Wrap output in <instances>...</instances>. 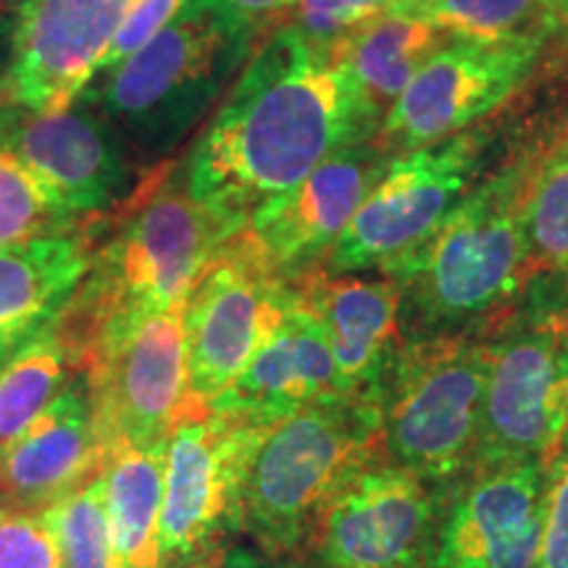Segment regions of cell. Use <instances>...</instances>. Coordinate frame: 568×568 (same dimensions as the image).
I'll list each match as a JSON object with an SVG mask.
<instances>
[{
  "label": "cell",
  "mask_w": 568,
  "mask_h": 568,
  "mask_svg": "<svg viewBox=\"0 0 568 568\" xmlns=\"http://www.w3.org/2000/svg\"><path fill=\"white\" fill-rule=\"evenodd\" d=\"M3 51L11 53V27L0 21V59H3ZM6 69H9V61H0V84H3Z\"/></svg>",
  "instance_id": "e575fe53"
},
{
  "label": "cell",
  "mask_w": 568,
  "mask_h": 568,
  "mask_svg": "<svg viewBox=\"0 0 568 568\" xmlns=\"http://www.w3.org/2000/svg\"><path fill=\"white\" fill-rule=\"evenodd\" d=\"M88 232L0 247V358L45 329L71 301L92 258Z\"/></svg>",
  "instance_id": "44dd1931"
},
{
  "label": "cell",
  "mask_w": 568,
  "mask_h": 568,
  "mask_svg": "<svg viewBox=\"0 0 568 568\" xmlns=\"http://www.w3.org/2000/svg\"><path fill=\"white\" fill-rule=\"evenodd\" d=\"M187 3L190 0H134L130 11H126V17L122 19V24L113 32L103 59L98 61L95 80L101 74H111L113 69H119L124 61H130L134 53L142 51L155 34L172 24L176 13H180Z\"/></svg>",
  "instance_id": "1f68e13d"
},
{
  "label": "cell",
  "mask_w": 568,
  "mask_h": 568,
  "mask_svg": "<svg viewBox=\"0 0 568 568\" xmlns=\"http://www.w3.org/2000/svg\"><path fill=\"white\" fill-rule=\"evenodd\" d=\"M531 276L568 268V138L535 161L524 197Z\"/></svg>",
  "instance_id": "484cf974"
},
{
  "label": "cell",
  "mask_w": 568,
  "mask_h": 568,
  "mask_svg": "<svg viewBox=\"0 0 568 568\" xmlns=\"http://www.w3.org/2000/svg\"><path fill=\"white\" fill-rule=\"evenodd\" d=\"M539 568H568V432L545 460Z\"/></svg>",
  "instance_id": "4dcf8cb0"
},
{
  "label": "cell",
  "mask_w": 568,
  "mask_h": 568,
  "mask_svg": "<svg viewBox=\"0 0 568 568\" xmlns=\"http://www.w3.org/2000/svg\"><path fill=\"white\" fill-rule=\"evenodd\" d=\"M493 343L432 335L400 347L382 382L387 460L426 481L474 464Z\"/></svg>",
  "instance_id": "5b68a950"
},
{
  "label": "cell",
  "mask_w": 568,
  "mask_h": 568,
  "mask_svg": "<svg viewBox=\"0 0 568 568\" xmlns=\"http://www.w3.org/2000/svg\"><path fill=\"white\" fill-rule=\"evenodd\" d=\"M376 124L332 48L287 24L255 51L197 140L187 193L247 230L255 211L339 148L372 140Z\"/></svg>",
  "instance_id": "6da1fadb"
},
{
  "label": "cell",
  "mask_w": 568,
  "mask_h": 568,
  "mask_svg": "<svg viewBox=\"0 0 568 568\" xmlns=\"http://www.w3.org/2000/svg\"><path fill=\"white\" fill-rule=\"evenodd\" d=\"M435 521L426 479L382 460L322 510L301 560L316 568H418L435 548Z\"/></svg>",
  "instance_id": "5bb4252c"
},
{
  "label": "cell",
  "mask_w": 568,
  "mask_h": 568,
  "mask_svg": "<svg viewBox=\"0 0 568 568\" xmlns=\"http://www.w3.org/2000/svg\"><path fill=\"white\" fill-rule=\"evenodd\" d=\"M0 568H61V545L48 508L0 506Z\"/></svg>",
  "instance_id": "f1b7e54d"
},
{
  "label": "cell",
  "mask_w": 568,
  "mask_h": 568,
  "mask_svg": "<svg viewBox=\"0 0 568 568\" xmlns=\"http://www.w3.org/2000/svg\"><path fill=\"white\" fill-rule=\"evenodd\" d=\"M389 163L393 153L379 140L339 148L290 193L255 211L247 232L282 274L308 266L337 243Z\"/></svg>",
  "instance_id": "e0dca14e"
},
{
  "label": "cell",
  "mask_w": 568,
  "mask_h": 568,
  "mask_svg": "<svg viewBox=\"0 0 568 568\" xmlns=\"http://www.w3.org/2000/svg\"><path fill=\"white\" fill-rule=\"evenodd\" d=\"M393 3L395 0H297L295 27L318 45H332L393 9Z\"/></svg>",
  "instance_id": "f546056e"
},
{
  "label": "cell",
  "mask_w": 568,
  "mask_h": 568,
  "mask_svg": "<svg viewBox=\"0 0 568 568\" xmlns=\"http://www.w3.org/2000/svg\"><path fill=\"white\" fill-rule=\"evenodd\" d=\"M80 376L53 326L0 366V447L13 443Z\"/></svg>",
  "instance_id": "d4e9b609"
},
{
  "label": "cell",
  "mask_w": 568,
  "mask_h": 568,
  "mask_svg": "<svg viewBox=\"0 0 568 568\" xmlns=\"http://www.w3.org/2000/svg\"><path fill=\"white\" fill-rule=\"evenodd\" d=\"M77 232L84 230L48 195L27 163L0 148V247Z\"/></svg>",
  "instance_id": "4316f807"
},
{
  "label": "cell",
  "mask_w": 568,
  "mask_h": 568,
  "mask_svg": "<svg viewBox=\"0 0 568 568\" xmlns=\"http://www.w3.org/2000/svg\"><path fill=\"white\" fill-rule=\"evenodd\" d=\"M245 226L197 203L187 190L155 184L132 205L116 237L92 258L88 276L116 303L180 308Z\"/></svg>",
  "instance_id": "9c48e42d"
},
{
  "label": "cell",
  "mask_w": 568,
  "mask_h": 568,
  "mask_svg": "<svg viewBox=\"0 0 568 568\" xmlns=\"http://www.w3.org/2000/svg\"><path fill=\"white\" fill-rule=\"evenodd\" d=\"M343 393L329 345L293 293L280 329L209 408L251 424L274 426L305 406Z\"/></svg>",
  "instance_id": "ffe728a7"
},
{
  "label": "cell",
  "mask_w": 568,
  "mask_h": 568,
  "mask_svg": "<svg viewBox=\"0 0 568 568\" xmlns=\"http://www.w3.org/2000/svg\"><path fill=\"white\" fill-rule=\"evenodd\" d=\"M290 287L322 329L345 393H379L400 351L397 282L305 268Z\"/></svg>",
  "instance_id": "ac0fdd59"
},
{
  "label": "cell",
  "mask_w": 568,
  "mask_h": 568,
  "mask_svg": "<svg viewBox=\"0 0 568 568\" xmlns=\"http://www.w3.org/2000/svg\"><path fill=\"white\" fill-rule=\"evenodd\" d=\"M568 432V324L545 322L493 343L474 466L548 460Z\"/></svg>",
  "instance_id": "7c38bea8"
},
{
  "label": "cell",
  "mask_w": 568,
  "mask_h": 568,
  "mask_svg": "<svg viewBox=\"0 0 568 568\" xmlns=\"http://www.w3.org/2000/svg\"><path fill=\"white\" fill-rule=\"evenodd\" d=\"M387 460L379 393H343L276 422L251 460L243 529L272 558L301 560L339 489Z\"/></svg>",
  "instance_id": "7a4b0ae2"
},
{
  "label": "cell",
  "mask_w": 568,
  "mask_h": 568,
  "mask_svg": "<svg viewBox=\"0 0 568 568\" xmlns=\"http://www.w3.org/2000/svg\"><path fill=\"white\" fill-rule=\"evenodd\" d=\"M222 568H316V566H311L308 560H290V564H284V566H272V564H266V560H261L258 556H251L247 550L230 548Z\"/></svg>",
  "instance_id": "836d02e7"
},
{
  "label": "cell",
  "mask_w": 568,
  "mask_h": 568,
  "mask_svg": "<svg viewBox=\"0 0 568 568\" xmlns=\"http://www.w3.org/2000/svg\"><path fill=\"white\" fill-rule=\"evenodd\" d=\"M182 311L113 303L90 332L80 376L105 456L122 443H169L184 416L205 408L190 389Z\"/></svg>",
  "instance_id": "277c9868"
},
{
  "label": "cell",
  "mask_w": 568,
  "mask_h": 568,
  "mask_svg": "<svg viewBox=\"0 0 568 568\" xmlns=\"http://www.w3.org/2000/svg\"><path fill=\"white\" fill-rule=\"evenodd\" d=\"M393 11L429 21L447 40H548L560 0H395Z\"/></svg>",
  "instance_id": "cb8c5ba5"
},
{
  "label": "cell",
  "mask_w": 568,
  "mask_h": 568,
  "mask_svg": "<svg viewBox=\"0 0 568 568\" xmlns=\"http://www.w3.org/2000/svg\"><path fill=\"white\" fill-rule=\"evenodd\" d=\"M545 460L474 466L437 535L435 568H539Z\"/></svg>",
  "instance_id": "2e32d148"
},
{
  "label": "cell",
  "mask_w": 568,
  "mask_h": 568,
  "mask_svg": "<svg viewBox=\"0 0 568 568\" xmlns=\"http://www.w3.org/2000/svg\"><path fill=\"white\" fill-rule=\"evenodd\" d=\"M103 464L88 385L77 376L13 443L0 447V506L51 508L101 477Z\"/></svg>",
  "instance_id": "d6986e66"
},
{
  "label": "cell",
  "mask_w": 568,
  "mask_h": 568,
  "mask_svg": "<svg viewBox=\"0 0 568 568\" xmlns=\"http://www.w3.org/2000/svg\"><path fill=\"white\" fill-rule=\"evenodd\" d=\"M134 0H17L0 103L59 109L95 80L98 61Z\"/></svg>",
  "instance_id": "9a60e30c"
},
{
  "label": "cell",
  "mask_w": 568,
  "mask_h": 568,
  "mask_svg": "<svg viewBox=\"0 0 568 568\" xmlns=\"http://www.w3.org/2000/svg\"><path fill=\"white\" fill-rule=\"evenodd\" d=\"M219 19L224 21L240 42H247L255 32L272 27V21L295 9L297 0H209Z\"/></svg>",
  "instance_id": "d6a6232c"
},
{
  "label": "cell",
  "mask_w": 568,
  "mask_h": 568,
  "mask_svg": "<svg viewBox=\"0 0 568 568\" xmlns=\"http://www.w3.org/2000/svg\"><path fill=\"white\" fill-rule=\"evenodd\" d=\"M560 11H564L568 17V0H560Z\"/></svg>",
  "instance_id": "d590c367"
},
{
  "label": "cell",
  "mask_w": 568,
  "mask_h": 568,
  "mask_svg": "<svg viewBox=\"0 0 568 568\" xmlns=\"http://www.w3.org/2000/svg\"><path fill=\"white\" fill-rule=\"evenodd\" d=\"M3 364H6V361H3V358H0V366H3Z\"/></svg>",
  "instance_id": "8d00e7d4"
},
{
  "label": "cell",
  "mask_w": 568,
  "mask_h": 568,
  "mask_svg": "<svg viewBox=\"0 0 568 568\" xmlns=\"http://www.w3.org/2000/svg\"><path fill=\"white\" fill-rule=\"evenodd\" d=\"M268 429L209 406L176 424L163 466L161 568H222L230 537L243 529L245 479Z\"/></svg>",
  "instance_id": "52a82bcc"
},
{
  "label": "cell",
  "mask_w": 568,
  "mask_h": 568,
  "mask_svg": "<svg viewBox=\"0 0 568 568\" xmlns=\"http://www.w3.org/2000/svg\"><path fill=\"white\" fill-rule=\"evenodd\" d=\"M166 450L169 443H122L105 456L101 477L113 568H161L159 521Z\"/></svg>",
  "instance_id": "603a6c76"
},
{
  "label": "cell",
  "mask_w": 568,
  "mask_h": 568,
  "mask_svg": "<svg viewBox=\"0 0 568 568\" xmlns=\"http://www.w3.org/2000/svg\"><path fill=\"white\" fill-rule=\"evenodd\" d=\"M61 545V568H113L103 477L48 508Z\"/></svg>",
  "instance_id": "83f0119b"
},
{
  "label": "cell",
  "mask_w": 568,
  "mask_h": 568,
  "mask_svg": "<svg viewBox=\"0 0 568 568\" xmlns=\"http://www.w3.org/2000/svg\"><path fill=\"white\" fill-rule=\"evenodd\" d=\"M290 282L255 245L237 234L184 303L190 389L211 406L243 374L290 311Z\"/></svg>",
  "instance_id": "30bf717a"
},
{
  "label": "cell",
  "mask_w": 568,
  "mask_h": 568,
  "mask_svg": "<svg viewBox=\"0 0 568 568\" xmlns=\"http://www.w3.org/2000/svg\"><path fill=\"white\" fill-rule=\"evenodd\" d=\"M566 272H568V268H566Z\"/></svg>",
  "instance_id": "74e56055"
},
{
  "label": "cell",
  "mask_w": 568,
  "mask_h": 568,
  "mask_svg": "<svg viewBox=\"0 0 568 568\" xmlns=\"http://www.w3.org/2000/svg\"><path fill=\"white\" fill-rule=\"evenodd\" d=\"M0 148L17 153L84 232L98 234L116 205H134L126 140L84 95L45 111L0 103Z\"/></svg>",
  "instance_id": "8fae6325"
},
{
  "label": "cell",
  "mask_w": 568,
  "mask_h": 568,
  "mask_svg": "<svg viewBox=\"0 0 568 568\" xmlns=\"http://www.w3.org/2000/svg\"><path fill=\"white\" fill-rule=\"evenodd\" d=\"M240 42L209 0H190L142 51L82 95L138 148H169L209 109Z\"/></svg>",
  "instance_id": "8992f818"
},
{
  "label": "cell",
  "mask_w": 568,
  "mask_h": 568,
  "mask_svg": "<svg viewBox=\"0 0 568 568\" xmlns=\"http://www.w3.org/2000/svg\"><path fill=\"white\" fill-rule=\"evenodd\" d=\"M535 159L468 193L414 255L385 268L432 329L487 324L531 280L524 197Z\"/></svg>",
  "instance_id": "3957f363"
},
{
  "label": "cell",
  "mask_w": 568,
  "mask_h": 568,
  "mask_svg": "<svg viewBox=\"0 0 568 568\" xmlns=\"http://www.w3.org/2000/svg\"><path fill=\"white\" fill-rule=\"evenodd\" d=\"M542 45L545 40H447L387 111L379 142L389 153L416 151L464 132L521 88Z\"/></svg>",
  "instance_id": "4fadbf2b"
},
{
  "label": "cell",
  "mask_w": 568,
  "mask_h": 568,
  "mask_svg": "<svg viewBox=\"0 0 568 568\" xmlns=\"http://www.w3.org/2000/svg\"><path fill=\"white\" fill-rule=\"evenodd\" d=\"M445 42V34L429 21L389 9L329 48L347 69L368 111L379 119L387 116L416 71Z\"/></svg>",
  "instance_id": "7402d4cb"
},
{
  "label": "cell",
  "mask_w": 568,
  "mask_h": 568,
  "mask_svg": "<svg viewBox=\"0 0 568 568\" xmlns=\"http://www.w3.org/2000/svg\"><path fill=\"white\" fill-rule=\"evenodd\" d=\"M485 132H458L393 159L329 247L326 272H385L414 255L477 182Z\"/></svg>",
  "instance_id": "ba28073f"
}]
</instances>
